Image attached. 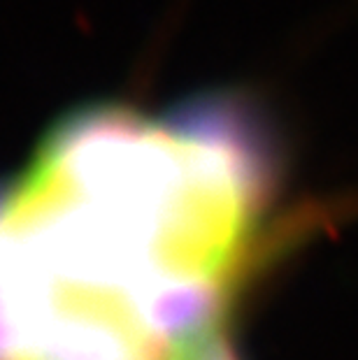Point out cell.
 <instances>
[{
    "instance_id": "1",
    "label": "cell",
    "mask_w": 358,
    "mask_h": 360,
    "mask_svg": "<svg viewBox=\"0 0 358 360\" xmlns=\"http://www.w3.org/2000/svg\"><path fill=\"white\" fill-rule=\"evenodd\" d=\"M272 193L228 96L60 121L0 181V360H212Z\"/></svg>"
}]
</instances>
